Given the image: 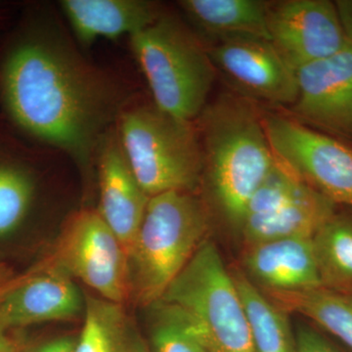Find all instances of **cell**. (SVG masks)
<instances>
[{
	"label": "cell",
	"mask_w": 352,
	"mask_h": 352,
	"mask_svg": "<svg viewBox=\"0 0 352 352\" xmlns=\"http://www.w3.org/2000/svg\"><path fill=\"white\" fill-rule=\"evenodd\" d=\"M2 89L9 113L22 129L85 166L96 155L120 102L109 78L55 39L15 48L4 65Z\"/></svg>",
	"instance_id": "cell-1"
},
{
	"label": "cell",
	"mask_w": 352,
	"mask_h": 352,
	"mask_svg": "<svg viewBox=\"0 0 352 352\" xmlns=\"http://www.w3.org/2000/svg\"><path fill=\"white\" fill-rule=\"evenodd\" d=\"M198 119L201 179L227 221L240 228L248 204L277 163L263 120L231 95L206 106Z\"/></svg>",
	"instance_id": "cell-2"
},
{
	"label": "cell",
	"mask_w": 352,
	"mask_h": 352,
	"mask_svg": "<svg viewBox=\"0 0 352 352\" xmlns=\"http://www.w3.org/2000/svg\"><path fill=\"white\" fill-rule=\"evenodd\" d=\"M210 210L194 192L151 197L131 256L132 296L143 307L159 302L205 241Z\"/></svg>",
	"instance_id": "cell-3"
},
{
	"label": "cell",
	"mask_w": 352,
	"mask_h": 352,
	"mask_svg": "<svg viewBox=\"0 0 352 352\" xmlns=\"http://www.w3.org/2000/svg\"><path fill=\"white\" fill-rule=\"evenodd\" d=\"M129 41L155 106L176 119H198L217 75L207 46L164 13Z\"/></svg>",
	"instance_id": "cell-4"
},
{
	"label": "cell",
	"mask_w": 352,
	"mask_h": 352,
	"mask_svg": "<svg viewBox=\"0 0 352 352\" xmlns=\"http://www.w3.org/2000/svg\"><path fill=\"white\" fill-rule=\"evenodd\" d=\"M157 302L182 315L208 352H254L232 273L212 241L201 244Z\"/></svg>",
	"instance_id": "cell-5"
},
{
	"label": "cell",
	"mask_w": 352,
	"mask_h": 352,
	"mask_svg": "<svg viewBox=\"0 0 352 352\" xmlns=\"http://www.w3.org/2000/svg\"><path fill=\"white\" fill-rule=\"evenodd\" d=\"M120 146L141 188L149 197L194 192L203 176L198 129L153 107L120 113Z\"/></svg>",
	"instance_id": "cell-6"
},
{
	"label": "cell",
	"mask_w": 352,
	"mask_h": 352,
	"mask_svg": "<svg viewBox=\"0 0 352 352\" xmlns=\"http://www.w3.org/2000/svg\"><path fill=\"white\" fill-rule=\"evenodd\" d=\"M46 263L124 305L132 296L129 259L98 210H78L65 223Z\"/></svg>",
	"instance_id": "cell-7"
},
{
	"label": "cell",
	"mask_w": 352,
	"mask_h": 352,
	"mask_svg": "<svg viewBox=\"0 0 352 352\" xmlns=\"http://www.w3.org/2000/svg\"><path fill=\"white\" fill-rule=\"evenodd\" d=\"M280 163L336 205L352 208V148L302 122L280 115L263 119Z\"/></svg>",
	"instance_id": "cell-8"
},
{
	"label": "cell",
	"mask_w": 352,
	"mask_h": 352,
	"mask_svg": "<svg viewBox=\"0 0 352 352\" xmlns=\"http://www.w3.org/2000/svg\"><path fill=\"white\" fill-rule=\"evenodd\" d=\"M215 72L235 91L265 103L289 106L298 87L295 69L268 39L230 36L214 39L207 46Z\"/></svg>",
	"instance_id": "cell-9"
},
{
	"label": "cell",
	"mask_w": 352,
	"mask_h": 352,
	"mask_svg": "<svg viewBox=\"0 0 352 352\" xmlns=\"http://www.w3.org/2000/svg\"><path fill=\"white\" fill-rule=\"evenodd\" d=\"M267 27L271 43L295 71L349 43L335 2L329 0L272 2Z\"/></svg>",
	"instance_id": "cell-10"
},
{
	"label": "cell",
	"mask_w": 352,
	"mask_h": 352,
	"mask_svg": "<svg viewBox=\"0 0 352 352\" xmlns=\"http://www.w3.org/2000/svg\"><path fill=\"white\" fill-rule=\"evenodd\" d=\"M296 78L293 112L312 126L352 138V44L296 69Z\"/></svg>",
	"instance_id": "cell-11"
},
{
	"label": "cell",
	"mask_w": 352,
	"mask_h": 352,
	"mask_svg": "<svg viewBox=\"0 0 352 352\" xmlns=\"http://www.w3.org/2000/svg\"><path fill=\"white\" fill-rule=\"evenodd\" d=\"M85 307V296L63 271L43 261L20 279L11 280L0 293V327H28L69 320Z\"/></svg>",
	"instance_id": "cell-12"
},
{
	"label": "cell",
	"mask_w": 352,
	"mask_h": 352,
	"mask_svg": "<svg viewBox=\"0 0 352 352\" xmlns=\"http://www.w3.org/2000/svg\"><path fill=\"white\" fill-rule=\"evenodd\" d=\"M100 186L102 219L117 236L127 256L132 248L150 198L132 173L117 133L108 131L96 151Z\"/></svg>",
	"instance_id": "cell-13"
},
{
	"label": "cell",
	"mask_w": 352,
	"mask_h": 352,
	"mask_svg": "<svg viewBox=\"0 0 352 352\" xmlns=\"http://www.w3.org/2000/svg\"><path fill=\"white\" fill-rule=\"evenodd\" d=\"M247 276L263 291L298 292L321 288L312 238H293L248 245Z\"/></svg>",
	"instance_id": "cell-14"
},
{
	"label": "cell",
	"mask_w": 352,
	"mask_h": 352,
	"mask_svg": "<svg viewBox=\"0 0 352 352\" xmlns=\"http://www.w3.org/2000/svg\"><path fill=\"white\" fill-rule=\"evenodd\" d=\"M60 6L83 44L133 36L163 14L156 2L147 0H63Z\"/></svg>",
	"instance_id": "cell-15"
},
{
	"label": "cell",
	"mask_w": 352,
	"mask_h": 352,
	"mask_svg": "<svg viewBox=\"0 0 352 352\" xmlns=\"http://www.w3.org/2000/svg\"><path fill=\"white\" fill-rule=\"evenodd\" d=\"M336 204L311 186L265 214L245 217L240 226L245 245L293 238H314L336 214Z\"/></svg>",
	"instance_id": "cell-16"
},
{
	"label": "cell",
	"mask_w": 352,
	"mask_h": 352,
	"mask_svg": "<svg viewBox=\"0 0 352 352\" xmlns=\"http://www.w3.org/2000/svg\"><path fill=\"white\" fill-rule=\"evenodd\" d=\"M178 6L208 38L252 36L268 39L270 2L261 0H182Z\"/></svg>",
	"instance_id": "cell-17"
},
{
	"label": "cell",
	"mask_w": 352,
	"mask_h": 352,
	"mask_svg": "<svg viewBox=\"0 0 352 352\" xmlns=\"http://www.w3.org/2000/svg\"><path fill=\"white\" fill-rule=\"evenodd\" d=\"M312 244L321 288L352 296V214L336 212Z\"/></svg>",
	"instance_id": "cell-18"
},
{
	"label": "cell",
	"mask_w": 352,
	"mask_h": 352,
	"mask_svg": "<svg viewBox=\"0 0 352 352\" xmlns=\"http://www.w3.org/2000/svg\"><path fill=\"white\" fill-rule=\"evenodd\" d=\"M251 328L254 352H296L288 312L270 300L245 273H232Z\"/></svg>",
	"instance_id": "cell-19"
},
{
	"label": "cell",
	"mask_w": 352,
	"mask_h": 352,
	"mask_svg": "<svg viewBox=\"0 0 352 352\" xmlns=\"http://www.w3.org/2000/svg\"><path fill=\"white\" fill-rule=\"evenodd\" d=\"M261 292L286 312L305 315L352 351V302L323 288L298 292Z\"/></svg>",
	"instance_id": "cell-20"
},
{
	"label": "cell",
	"mask_w": 352,
	"mask_h": 352,
	"mask_svg": "<svg viewBox=\"0 0 352 352\" xmlns=\"http://www.w3.org/2000/svg\"><path fill=\"white\" fill-rule=\"evenodd\" d=\"M85 312L75 352H131L135 335L124 305L85 296Z\"/></svg>",
	"instance_id": "cell-21"
},
{
	"label": "cell",
	"mask_w": 352,
	"mask_h": 352,
	"mask_svg": "<svg viewBox=\"0 0 352 352\" xmlns=\"http://www.w3.org/2000/svg\"><path fill=\"white\" fill-rule=\"evenodd\" d=\"M34 183L24 171L0 166V237L14 232L29 210Z\"/></svg>",
	"instance_id": "cell-22"
},
{
	"label": "cell",
	"mask_w": 352,
	"mask_h": 352,
	"mask_svg": "<svg viewBox=\"0 0 352 352\" xmlns=\"http://www.w3.org/2000/svg\"><path fill=\"white\" fill-rule=\"evenodd\" d=\"M151 340L154 352H208L184 318L168 305L152 307Z\"/></svg>",
	"instance_id": "cell-23"
},
{
	"label": "cell",
	"mask_w": 352,
	"mask_h": 352,
	"mask_svg": "<svg viewBox=\"0 0 352 352\" xmlns=\"http://www.w3.org/2000/svg\"><path fill=\"white\" fill-rule=\"evenodd\" d=\"M296 352H340L312 329L300 327L296 337Z\"/></svg>",
	"instance_id": "cell-24"
},
{
	"label": "cell",
	"mask_w": 352,
	"mask_h": 352,
	"mask_svg": "<svg viewBox=\"0 0 352 352\" xmlns=\"http://www.w3.org/2000/svg\"><path fill=\"white\" fill-rule=\"evenodd\" d=\"M335 6L347 41L352 44V0H338Z\"/></svg>",
	"instance_id": "cell-25"
},
{
	"label": "cell",
	"mask_w": 352,
	"mask_h": 352,
	"mask_svg": "<svg viewBox=\"0 0 352 352\" xmlns=\"http://www.w3.org/2000/svg\"><path fill=\"white\" fill-rule=\"evenodd\" d=\"M76 342L73 338H60L41 344L30 352H75Z\"/></svg>",
	"instance_id": "cell-26"
},
{
	"label": "cell",
	"mask_w": 352,
	"mask_h": 352,
	"mask_svg": "<svg viewBox=\"0 0 352 352\" xmlns=\"http://www.w3.org/2000/svg\"><path fill=\"white\" fill-rule=\"evenodd\" d=\"M7 332L8 331L0 327V352H24L19 342Z\"/></svg>",
	"instance_id": "cell-27"
},
{
	"label": "cell",
	"mask_w": 352,
	"mask_h": 352,
	"mask_svg": "<svg viewBox=\"0 0 352 352\" xmlns=\"http://www.w3.org/2000/svg\"><path fill=\"white\" fill-rule=\"evenodd\" d=\"M131 352H150L149 349H148L147 346L143 342V340H141V338H139L138 336L135 335L134 337L133 344H132V351Z\"/></svg>",
	"instance_id": "cell-28"
},
{
	"label": "cell",
	"mask_w": 352,
	"mask_h": 352,
	"mask_svg": "<svg viewBox=\"0 0 352 352\" xmlns=\"http://www.w3.org/2000/svg\"><path fill=\"white\" fill-rule=\"evenodd\" d=\"M8 280L6 279V271L0 270V286H3L8 283Z\"/></svg>",
	"instance_id": "cell-29"
},
{
	"label": "cell",
	"mask_w": 352,
	"mask_h": 352,
	"mask_svg": "<svg viewBox=\"0 0 352 352\" xmlns=\"http://www.w3.org/2000/svg\"><path fill=\"white\" fill-rule=\"evenodd\" d=\"M6 285H3V286H0V293H1L2 289H3L4 287H6Z\"/></svg>",
	"instance_id": "cell-30"
},
{
	"label": "cell",
	"mask_w": 352,
	"mask_h": 352,
	"mask_svg": "<svg viewBox=\"0 0 352 352\" xmlns=\"http://www.w3.org/2000/svg\"><path fill=\"white\" fill-rule=\"evenodd\" d=\"M346 298L352 302V296H346Z\"/></svg>",
	"instance_id": "cell-31"
}]
</instances>
